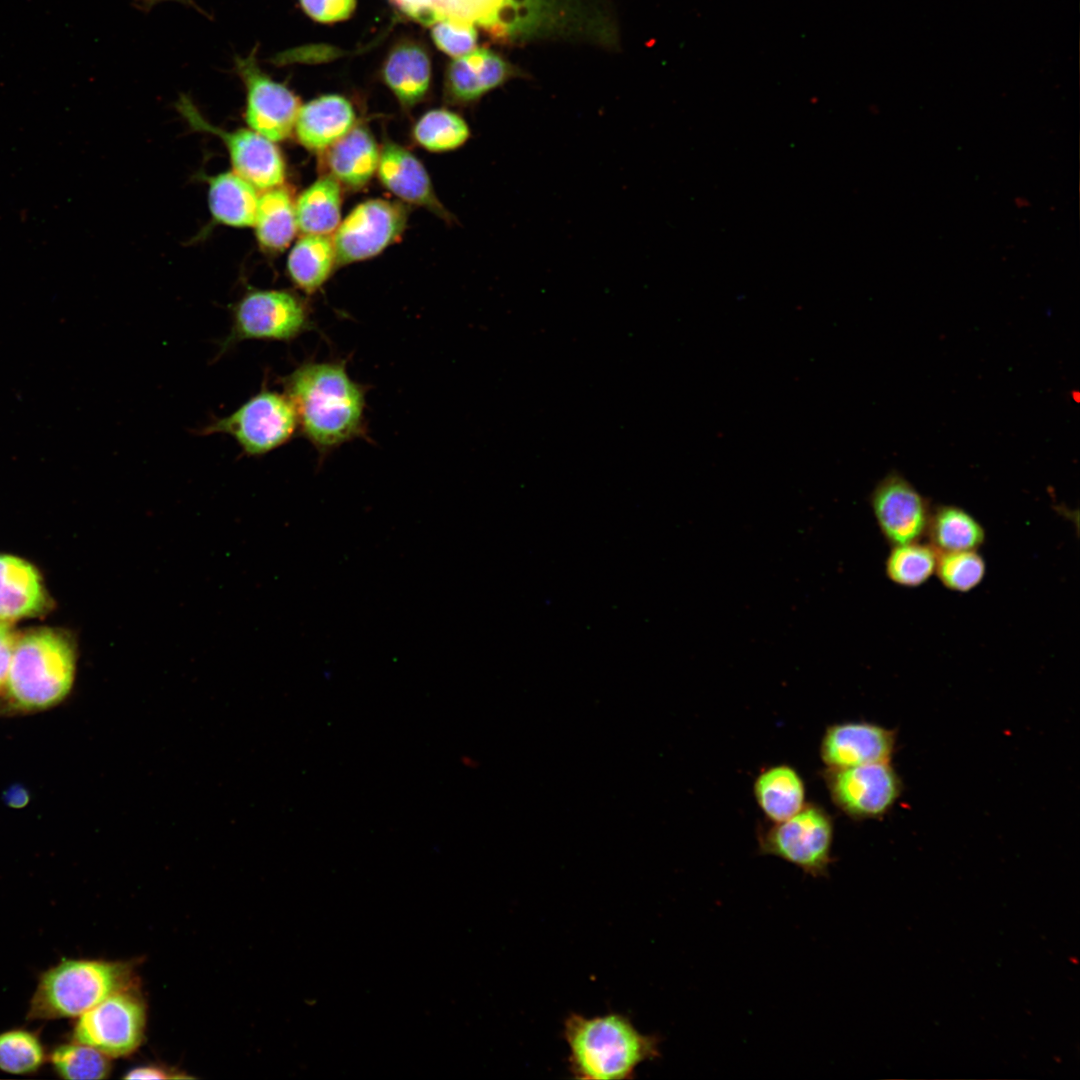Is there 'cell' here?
<instances>
[{
	"label": "cell",
	"instance_id": "6",
	"mask_svg": "<svg viewBox=\"0 0 1080 1080\" xmlns=\"http://www.w3.org/2000/svg\"><path fill=\"white\" fill-rule=\"evenodd\" d=\"M231 312V330L219 354L245 340L291 341L311 327L305 302L285 290H250Z\"/></svg>",
	"mask_w": 1080,
	"mask_h": 1080
},
{
	"label": "cell",
	"instance_id": "26",
	"mask_svg": "<svg viewBox=\"0 0 1080 1080\" xmlns=\"http://www.w3.org/2000/svg\"><path fill=\"white\" fill-rule=\"evenodd\" d=\"M341 189L331 175L320 177L298 197L295 213L298 230L305 234L328 235L341 217Z\"/></svg>",
	"mask_w": 1080,
	"mask_h": 1080
},
{
	"label": "cell",
	"instance_id": "13",
	"mask_svg": "<svg viewBox=\"0 0 1080 1080\" xmlns=\"http://www.w3.org/2000/svg\"><path fill=\"white\" fill-rule=\"evenodd\" d=\"M878 528L891 546L921 541L932 507L929 500L898 472L886 474L870 496Z\"/></svg>",
	"mask_w": 1080,
	"mask_h": 1080
},
{
	"label": "cell",
	"instance_id": "15",
	"mask_svg": "<svg viewBox=\"0 0 1080 1080\" xmlns=\"http://www.w3.org/2000/svg\"><path fill=\"white\" fill-rule=\"evenodd\" d=\"M896 738V730L872 722L833 723L823 733L819 755L827 768L890 762Z\"/></svg>",
	"mask_w": 1080,
	"mask_h": 1080
},
{
	"label": "cell",
	"instance_id": "31",
	"mask_svg": "<svg viewBox=\"0 0 1080 1080\" xmlns=\"http://www.w3.org/2000/svg\"><path fill=\"white\" fill-rule=\"evenodd\" d=\"M46 1060L37 1033L15 1028L0 1033V1071L14 1075L37 1072Z\"/></svg>",
	"mask_w": 1080,
	"mask_h": 1080
},
{
	"label": "cell",
	"instance_id": "21",
	"mask_svg": "<svg viewBox=\"0 0 1080 1080\" xmlns=\"http://www.w3.org/2000/svg\"><path fill=\"white\" fill-rule=\"evenodd\" d=\"M753 795L769 822L783 821L806 804V787L802 776L785 763L762 769L753 782Z\"/></svg>",
	"mask_w": 1080,
	"mask_h": 1080
},
{
	"label": "cell",
	"instance_id": "10",
	"mask_svg": "<svg viewBox=\"0 0 1080 1080\" xmlns=\"http://www.w3.org/2000/svg\"><path fill=\"white\" fill-rule=\"evenodd\" d=\"M407 211L398 203L371 199L358 204L339 224L333 237L336 263L369 259L403 233Z\"/></svg>",
	"mask_w": 1080,
	"mask_h": 1080
},
{
	"label": "cell",
	"instance_id": "5",
	"mask_svg": "<svg viewBox=\"0 0 1080 1080\" xmlns=\"http://www.w3.org/2000/svg\"><path fill=\"white\" fill-rule=\"evenodd\" d=\"M834 822L820 804L806 802L795 815L759 825L758 852L778 857L813 878L828 877L833 862Z\"/></svg>",
	"mask_w": 1080,
	"mask_h": 1080
},
{
	"label": "cell",
	"instance_id": "37",
	"mask_svg": "<svg viewBox=\"0 0 1080 1080\" xmlns=\"http://www.w3.org/2000/svg\"><path fill=\"white\" fill-rule=\"evenodd\" d=\"M126 1079H176V1078H189L185 1075H176L173 1072H169L166 1069L160 1067H138L129 1071Z\"/></svg>",
	"mask_w": 1080,
	"mask_h": 1080
},
{
	"label": "cell",
	"instance_id": "1",
	"mask_svg": "<svg viewBox=\"0 0 1080 1080\" xmlns=\"http://www.w3.org/2000/svg\"><path fill=\"white\" fill-rule=\"evenodd\" d=\"M281 381L301 433L319 452L364 432L365 389L344 362H306Z\"/></svg>",
	"mask_w": 1080,
	"mask_h": 1080
},
{
	"label": "cell",
	"instance_id": "29",
	"mask_svg": "<svg viewBox=\"0 0 1080 1080\" xmlns=\"http://www.w3.org/2000/svg\"><path fill=\"white\" fill-rule=\"evenodd\" d=\"M412 135L426 150L445 152L461 147L471 133L466 121L458 114L446 109H434L417 121Z\"/></svg>",
	"mask_w": 1080,
	"mask_h": 1080
},
{
	"label": "cell",
	"instance_id": "8",
	"mask_svg": "<svg viewBox=\"0 0 1080 1080\" xmlns=\"http://www.w3.org/2000/svg\"><path fill=\"white\" fill-rule=\"evenodd\" d=\"M821 776L831 802L853 820L886 815L903 791L901 778L890 762L826 767Z\"/></svg>",
	"mask_w": 1080,
	"mask_h": 1080
},
{
	"label": "cell",
	"instance_id": "7",
	"mask_svg": "<svg viewBox=\"0 0 1080 1080\" xmlns=\"http://www.w3.org/2000/svg\"><path fill=\"white\" fill-rule=\"evenodd\" d=\"M297 427L295 410L285 393L262 388L233 413L215 419L200 433L228 434L244 454L261 456L287 443Z\"/></svg>",
	"mask_w": 1080,
	"mask_h": 1080
},
{
	"label": "cell",
	"instance_id": "38",
	"mask_svg": "<svg viewBox=\"0 0 1080 1080\" xmlns=\"http://www.w3.org/2000/svg\"><path fill=\"white\" fill-rule=\"evenodd\" d=\"M7 800L12 806H23L27 801V796L24 790L14 787L8 792Z\"/></svg>",
	"mask_w": 1080,
	"mask_h": 1080
},
{
	"label": "cell",
	"instance_id": "33",
	"mask_svg": "<svg viewBox=\"0 0 1080 1080\" xmlns=\"http://www.w3.org/2000/svg\"><path fill=\"white\" fill-rule=\"evenodd\" d=\"M432 26V37L439 49L452 57L473 51L477 44L475 25L449 18L438 19Z\"/></svg>",
	"mask_w": 1080,
	"mask_h": 1080
},
{
	"label": "cell",
	"instance_id": "12",
	"mask_svg": "<svg viewBox=\"0 0 1080 1080\" xmlns=\"http://www.w3.org/2000/svg\"><path fill=\"white\" fill-rule=\"evenodd\" d=\"M177 106L192 127L215 134L223 140L234 173L256 189L266 191L284 182L285 162L275 142L252 129L223 131L211 125L186 96L180 98Z\"/></svg>",
	"mask_w": 1080,
	"mask_h": 1080
},
{
	"label": "cell",
	"instance_id": "39",
	"mask_svg": "<svg viewBox=\"0 0 1080 1080\" xmlns=\"http://www.w3.org/2000/svg\"><path fill=\"white\" fill-rule=\"evenodd\" d=\"M1015 204H1016V205H1017V206H1018L1019 208H1023V207H1026V206H1028V205H1029V203H1028L1027 199H1025V198H1016V199H1015Z\"/></svg>",
	"mask_w": 1080,
	"mask_h": 1080
},
{
	"label": "cell",
	"instance_id": "24",
	"mask_svg": "<svg viewBox=\"0 0 1080 1080\" xmlns=\"http://www.w3.org/2000/svg\"><path fill=\"white\" fill-rule=\"evenodd\" d=\"M926 536L938 553L978 550L986 539L982 524L956 505L932 507Z\"/></svg>",
	"mask_w": 1080,
	"mask_h": 1080
},
{
	"label": "cell",
	"instance_id": "23",
	"mask_svg": "<svg viewBox=\"0 0 1080 1080\" xmlns=\"http://www.w3.org/2000/svg\"><path fill=\"white\" fill-rule=\"evenodd\" d=\"M256 188L234 172L209 179L208 202L212 216L232 227L254 226L258 205Z\"/></svg>",
	"mask_w": 1080,
	"mask_h": 1080
},
{
	"label": "cell",
	"instance_id": "19",
	"mask_svg": "<svg viewBox=\"0 0 1080 1080\" xmlns=\"http://www.w3.org/2000/svg\"><path fill=\"white\" fill-rule=\"evenodd\" d=\"M513 75L512 68L491 50L474 49L456 58L447 72V91L459 103H471L501 86Z\"/></svg>",
	"mask_w": 1080,
	"mask_h": 1080
},
{
	"label": "cell",
	"instance_id": "35",
	"mask_svg": "<svg viewBox=\"0 0 1080 1080\" xmlns=\"http://www.w3.org/2000/svg\"><path fill=\"white\" fill-rule=\"evenodd\" d=\"M391 4L411 19L423 24L432 25L438 17L428 0H389Z\"/></svg>",
	"mask_w": 1080,
	"mask_h": 1080
},
{
	"label": "cell",
	"instance_id": "16",
	"mask_svg": "<svg viewBox=\"0 0 1080 1080\" xmlns=\"http://www.w3.org/2000/svg\"><path fill=\"white\" fill-rule=\"evenodd\" d=\"M377 172L383 186L401 200L425 207L442 218H449L434 193L425 167L406 148L386 142L380 151Z\"/></svg>",
	"mask_w": 1080,
	"mask_h": 1080
},
{
	"label": "cell",
	"instance_id": "28",
	"mask_svg": "<svg viewBox=\"0 0 1080 1080\" xmlns=\"http://www.w3.org/2000/svg\"><path fill=\"white\" fill-rule=\"evenodd\" d=\"M891 547L885 573L894 584L914 588L935 574L938 552L929 543L917 541Z\"/></svg>",
	"mask_w": 1080,
	"mask_h": 1080
},
{
	"label": "cell",
	"instance_id": "22",
	"mask_svg": "<svg viewBox=\"0 0 1080 1080\" xmlns=\"http://www.w3.org/2000/svg\"><path fill=\"white\" fill-rule=\"evenodd\" d=\"M383 77L401 104L410 107L426 95L431 78L430 60L420 46L412 43L394 48L388 55Z\"/></svg>",
	"mask_w": 1080,
	"mask_h": 1080
},
{
	"label": "cell",
	"instance_id": "9",
	"mask_svg": "<svg viewBox=\"0 0 1080 1080\" xmlns=\"http://www.w3.org/2000/svg\"><path fill=\"white\" fill-rule=\"evenodd\" d=\"M144 1028L143 1002L126 988L79 1016L72 1037L73 1041L94 1047L109 1057H119L139 1047Z\"/></svg>",
	"mask_w": 1080,
	"mask_h": 1080
},
{
	"label": "cell",
	"instance_id": "3",
	"mask_svg": "<svg viewBox=\"0 0 1080 1080\" xmlns=\"http://www.w3.org/2000/svg\"><path fill=\"white\" fill-rule=\"evenodd\" d=\"M75 656L71 638L55 629L17 635L6 684L12 704L38 710L62 700L73 682Z\"/></svg>",
	"mask_w": 1080,
	"mask_h": 1080
},
{
	"label": "cell",
	"instance_id": "4",
	"mask_svg": "<svg viewBox=\"0 0 1080 1080\" xmlns=\"http://www.w3.org/2000/svg\"><path fill=\"white\" fill-rule=\"evenodd\" d=\"M128 966L118 962L62 959L40 977L28 1020L79 1017L110 995L128 988Z\"/></svg>",
	"mask_w": 1080,
	"mask_h": 1080
},
{
	"label": "cell",
	"instance_id": "34",
	"mask_svg": "<svg viewBox=\"0 0 1080 1080\" xmlns=\"http://www.w3.org/2000/svg\"><path fill=\"white\" fill-rule=\"evenodd\" d=\"M307 15L312 19L331 23L346 19L355 7V0H299Z\"/></svg>",
	"mask_w": 1080,
	"mask_h": 1080
},
{
	"label": "cell",
	"instance_id": "17",
	"mask_svg": "<svg viewBox=\"0 0 1080 1080\" xmlns=\"http://www.w3.org/2000/svg\"><path fill=\"white\" fill-rule=\"evenodd\" d=\"M351 103L339 95H324L300 107L295 133L308 150L325 151L348 133L355 124Z\"/></svg>",
	"mask_w": 1080,
	"mask_h": 1080
},
{
	"label": "cell",
	"instance_id": "2",
	"mask_svg": "<svg viewBox=\"0 0 1080 1080\" xmlns=\"http://www.w3.org/2000/svg\"><path fill=\"white\" fill-rule=\"evenodd\" d=\"M563 1036L569 1071L579 1080L632 1079L640 1064L660 1056V1039L641 1033L619 1013L591 1018L572 1013Z\"/></svg>",
	"mask_w": 1080,
	"mask_h": 1080
},
{
	"label": "cell",
	"instance_id": "11",
	"mask_svg": "<svg viewBox=\"0 0 1080 1080\" xmlns=\"http://www.w3.org/2000/svg\"><path fill=\"white\" fill-rule=\"evenodd\" d=\"M235 67L246 90L245 120L249 127L273 142L289 137L301 107L298 97L262 71L256 49L245 57H236Z\"/></svg>",
	"mask_w": 1080,
	"mask_h": 1080
},
{
	"label": "cell",
	"instance_id": "32",
	"mask_svg": "<svg viewBox=\"0 0 1080 1080\" xmlns=\"http://www.w3.org/2000/svg\"><path fill=\"white\" fill-rule=\"evenodd\" d=\"M935 574L948 590L965 593L983 581L986 563L977 550L938 553Z\"/></svg>",
	"mask_w": 1080,
	"mask_h": 1080
},
{
	"label": "cell",
	"instance_id": "25",
	"mask_svg": "<svg viewBox=\"0 0 1080 1080\" xmlns=\"http://www.w3.org/2000/svg\"><path fill=\"white\" fill-rule=\"evenodd\" d=\"M335 264L333 240L328 235L305 234L289 253L287 271L295 286L312 294L327 281Z\"/></svg>",
	"mask_w": 1080,
	"mask_h": 1080
},
{
	"label": "cell",
	"instance_id": "20",
	"mask_svg": "<svg viewBox=\"0 0 1080 1080\" xmlns=\"http://www.w3.org/2000/svg\"><path fill=\"white\" fill-rule=\"evenodd\" d=\"M325 151L330 175L347 187H363L377 171L380 151L371 132L363 126H354Z\"/></svg>",
	"mask_w": 1080,
	"mask_h": 1080
},
{
	"label": "cell",
	"instance_id": "27",
	"mask_svg": "<svg viewBox=\"0 0 1080 1080\" xmlns=\"http://www.w3.org/2000/svg\"><path fill=\"white\" fill-rule=\"evenodd\" d=\"M255 231L259 244L271 251L284 250L297 231L295 204L290 193L275 187L258 198Z\"/></svg>",
	"mask_w": 1080,
	"mask_h": 1080
},
{
	"label": "cell",
	"instance_id": "18",
	"mask_svg": "<svg viewBox=\"0 0 1080 1080\" xmlns=\"http://www.w3.org/2000/svg\"><path fill=\"white\" fill-rule=\"evenodd\" d=\"M48 608L38 571L27 561L0 554V621L36 616Z\"/></svg>",
	"mask_w": 1080,
	"mask_h": 1080
},
{
	"label": "cell",
	"instance_id": "40",
	"mask_svg": "<svg viewBox=\"0 0 1080 1080\" xmlns=\"http://www.w3.org/2000/svg\"><path fill=\"white\" fill-rule=\"evenodd\" d=\"M163 1H186V0H144V2L148 6H152V5L156 4V3L163 2Z\"/></svg>",
	"mask_w": 1080,
	"mask_h": 1080
},
{
	"label": "cell",
	"instance_id": "30",
	"mask_svg": "<svg viewBox=\"0 0 1080 1080\" xmlns=\"http://www.w3.org/2000/svg\"><path fill=\"white\" fill-rule=\"evenodd\" d=\"M49 1060L56 1074L63 1079H104L111 1071L109 1056L76 1041L56 1046Z\"/></svg>",
	"mask_w": 1080,
	"mask_h": 1080
},
{
	"label": "cell",
	"instance_id": "36",
	"mask_svg": "<svg viewBox=\"0 0 1080 1080\" xmlns=\"http://www.w3.org/2000/svg\"><path fill=\"white\" fill-rule=\"evenodd\" d=\"M16 637L9 622L0 621V688L8 674Z\"/></svg>",
	"mask_w": 1080,
	"mask_h": 1080
},
{
	"label": "cell",
	"instance_id": "14",
	"mask_svg": "<svg viewBox=\"0 0 1080 1080\" xmlns=\"http://www.w3.org/2000/svg\"><path fill=\"white\" fill-rule=\"evenodd\" d=\"M438 19L481 26L492 36L510 39L533 32L548 11V0H428Z\"/></svg>",
	"mask_w": 1080,
	"mask_h": 1080
}]
</instances>
